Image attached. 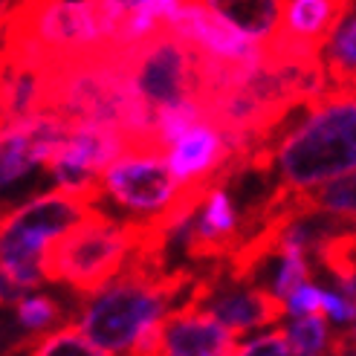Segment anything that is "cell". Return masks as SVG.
I'll return each instance as SVG.
<instances>
[{
    "label": "cell",
    "mask_w": 356,
    "mask_h": 356,
    "mask_svg": "<svg viewBox=\"0 0 356 356\" xmlns=\"http://www.w3.org/2000/svg\"><path fill=\"white\" fill-rule=\"evenodd\" d=\"M90 211L79 191L58 186L0 215V270L24 290L41 287L47 249Z\"/></svg>",
    "instance_id": "obj_4"
},
{
    "label": "cell",
    "mask_w": 356,
    "mask_h": 356,
    "mask_svg": "<svg viewBox=\"0 0 356 356\" xmlns=\"http://www.w3.org/2000/svg\"><path fill=\"white\" fill-rule=\"evenodd\" d=\"M99 180L104 194L136 215H148L145 220L171 209L186 188L171 177L165 156L154 154H124L102 171Z\"/></svg>",
    "instance_id": "obj_6"
},
{
    "label": "cell",
    "mask_w": 356,
    "mask_h": 356,
    "mask_svg": "<svg viewBox=\"0 0 356 356\" xmlns=\"http://www.w3.org/2000/svg\"><path fill=\"white\" fill-rule=\"evenodd\" d=\"M356 17L353 6L342 15L339 26L333 29L327 44L322 47V73L327 93H353V64H356Z\"/></svg>",
    "instance_id": "obj_10"
},
{
    "label": "cell",
    "mask_w": 356,
    "mask_h": 356,
    "mask_svg": "<svg viewBox=\"0 0 356 356\" xmlns=\"http://www.w3.org/2000/svg\"><path fill=\"white\" fill-rule=\"evenodd\" d=\"M61 316V305L47 296H32L17 301V322L26 330H44Z\"/></svg>",
    "instance_id": "obj_15"
},
{
    "label": "cell",
    "mask_w": 356,
    "mask_h": 356,
    "mask_svg": "<svg viewBox=\"0 0 356 356\" xmlns=\"http://www.w3.org/2000/svg\"><path fill=\"white\" fill-rule=\"evenodd\" d=\"M142 238V220H116L90 211L47 249L44 281L70 284L79 293H99L124 270Z\"/></svg>",
    "instance_id": "obj_3"
},
{
    "label": "cell",
    "mask_w": 356,
    "mask_h": 356,
    "mask_svg": "<svg viewBox=\"0 0 356 356\" xmlns=\"http://www.w3.org/2000/svg\"><path fill=\"white\" fill-rule=\"evenodd\" d=\"M322 313H327L333 322L342 325H353V301L333 296V293H322Z\"/></svg>",
    "instance_id": "obj_18"
},
{
    "label": "cell",
    "mask_w": 356,
    "mask_h": 356,
    "mask_svg": "<svg viewBox=\"0 0 356 356\" xmlns=\"http://www.w3.org/2000/svg\"><path fill=\"white\" fill-rule=\"evenodd\" d=\"M24 296H26V290L17 287V284L3 270H0V307H3V305H17Z\"/></svg>",
    "instance_id": "obj_19"
},
{
    "label": "cell",
    "mask_w": 356,
    "mask_h": 356,
    "mask_svg": "<svg viewBox=\"0 0 356 356\" xmlns=\"http://www.w3.org/2000/svg\"><path fill=\"white\" fill-rule=\"evenodd\" d=\"M353 93H325L307 116L278 142L275 163L281 188L310 191L336 177L353 174L356 163Z\"/></svg>",
    "instance_id": "obj_2"
},
{
    "label": "cell",
    "mask_w": 356,
    "mask_h": 356,
    "mask_svg": "<svg viewBox=\"0 0 356 356\" xmlns=\"http://www.w3.org/2000/svg\"><path fill=\"white\" fill-rule=\"evenodd\" d=\"M191 284L188 270L165 273L163 255L131 252L124 270L84 307L79 330L111 356L131 350L154 322L174 310L177 298L191 293Z\"/></svg>",
    "instance_id": "obj_1"
},
{
    "label": "cell",
    "mask_w": 356,
    "mask_h": 356,
    "mask_svg": "<svg viewBox=\"0 0 356 356\" xmlns=\"http://www.w3.org/2000/svg\"><path fill=\"white\" fill-rule=\"evenodd\" d=\"M290 356H327L330 330L325 316H301L284 330Z\"/></svg>",
    "instance_id": "obj_13"
},
{
    "label": "cell",
    "mask_w": 356,
    "mask_h": 356,
    "mask_svg": "<svg viewBox=\"0 0 356 356\" xmlns=\"http://www.w3.org/2000/svg\"><path fill=\"white\" fill-rule=\"evenodd\" d=\"M284 310L293 316H322V290L313 287V284H305L298 287L287 301H284Z\"/></svg>",
    "instance_id": "obj_17"
},
{
    "label": "cell",
    "mask_w": 356,
    "mask_h": 356,
    "mask_svg": "<svg viewBox=\"0 0 356 356\" xmlns=\"http://www.w3.org/2000/svg\"><path fill=\"white\" fill-rule=\"evenodd\" d=\"M6 15H9V6L0 3V32H3V24H6Z\"/></svg>",
    "instance_id": "obj_20"
},
{
    "label": "cell",
    "mask_w": 356,
    "mask_h": 356,
    "mask_svg": "<svg viewBox=\"0 0 356 356\" xmlns=\"http://www.w3.org/2000/svg\"><path fill=\"white\" fill-rule=\"evenodd\" d=\"M119 70L134 99L154 116L177 108H200V52L171 29L124 49Z\"/></svg>",
    "instance_id": "obj_5"
},
{
    "label": "cell",
    "mask_w": 356,
    "mask_h": 356,
    "mask_svg": "<svg viewBox=\"0 0 356 356\" xmlns=\"http://www.w3.org/2000/svg\"><path fill=\"white\" fill-rule=\"evenodd\" d=\"M238 342L215 318L194 307H174L163 318L159 356H232Z\"/></svg>",
    "instance_id": "obj_8"
},
{
    "label": "cell",
    "mask_w": 356,
    "mask_h": 356,
    "mask_svg": "<svg viewBox=\"0 0 356 356\" xmlns=\"http://www.w3.org/2000/svg\"><path fill=\"white\" fill-rule=\"evenodd\" d=\"M29 356H111L99 350L87 336L79 330V325H64L56 333H49L47 339L38 342Z\"/></svg>",
    "instance_id": "obj_14"
},
{
    "label": "cell",
    "mask_w": 356,
    "mask_h": 356,
    "mask_svg": "<svg viewBox=\"0 0 356 356\" xmlns=\"http://www.w3.org/2000/svg\"><path fill=\"white\" fill-rule=\"evenodd\" d=\"M316 255L336 278H339L342 298L353 301V232L339 229V232L327 235L316 246Z\"/></svg>",
    "instance_id": "obj_12"
},
{
    "label": "cell",
    "mask_w": 356,
    "mask_h": 356,
    "mask_svg": "<svg viewBox=\"0 0 356 356\" xmlns=\"http://www.w3.org/2000/svg\"><path fill=\"white\" fill-rule=\"evenodd\" d=\"M353 3H327V0H296V3H281L278 21L270 35V41H278L290 49L313 52L322 56V47L339 26L342 15Z\"/></svg>",
    "instance_id": "obj_9"
},
{
    "label": "cell",
    "mask_w": 356,
    "mask_h": 356,
    "mask_svg": "<svg viewBox=\"0 0 356 356\" xmlns=\"http://www.w3.org/2000/svg\"><path fill=\"white\" fill-rule=\"evenodd\" d=\"M232 356H290L287 350V336H284V330H273V333H264L261 339L249 342V345H238V350Z\"/></svg>",
    "instance_id": "obj_16"
},
{
    "label": "cell",
    "mask_w": 356,
    "mask_h": 356,
    "mask_svg": "<svg viewBox=\"0 0 356 356\" xmlns=\"http://www.w3.org/2000/svg\"><path fill=\"white\" fill-rule=\"evenodd\" d=\"M301 206H305L307 218L316 215H336V220L353 223V174L336 177V180L316 186L310 191H298Z\"/></svg>",
    "instance_id": "obj_11"
},
{
    "label": "cell",
    "mask_w": 356,
    "mask_h": 356,
    "mask_svg": "<svg viewBox=\"0 0 356 356\" xmlns=\"http://www.w3.org/2000/svg\"><path fill=\"white\" fill-rule=\"evenodd\" d=\"M52 67L0 49V134L47 113Z\"/></svg>",
    "instance_id": "obj_7"
}]
</instances>
